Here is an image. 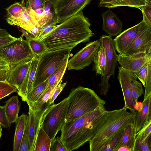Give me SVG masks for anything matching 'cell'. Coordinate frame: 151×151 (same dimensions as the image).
<instances>
[{
  "mask_svg": "<svg viewBox=\"0 0 151 151\" xmlns=\"http://www.w3.org/2000/svg\"><path fill=\"white\" fill-rule=\"evenodd\" d=\"M91 24L83 10L65 19L42 38L48 50H72L81 42H89L95 34L90 29Z\"/></svg>",
  "mask_w": 151,
  "mask_h": 151,
  "instance_id": "cell-1",
  "label": "cell"
},
{
  "mask_svg": "<svg viewBox=\"0 0 151 151\" xmlns=\"http://www.w3.org/2000/svg\"><path fill=\"white\" fill-rule=\"evenodd\" d=\"M109 112L104 106L74 120L65 122L61 127L60 138L66 151L78 149L92 139L105 121Z\"/></svg>",
  "mask_w": 151,
  "mask_h": 151,
  "instance_id": "cell-2",
  "label": "cell"
},
{
  "mask_svg": "<svg viewBox=\"0 0 151 151\" xmlns=\"http://www.w3.org/2000/svg\"><path fill=\"white\" fill-rule=\"evenodd\" d=\"M122 108L109 111L107 117L94 137L89 141L90 151H100L114 135L134 123L135 113Z\"/></svg>",
  "mask_w": 151,
  "mask_h": 151,
  "instance_id": "cell-3",
  "label": "cell"
},
{
  "mask_svg": "<svg viewBox=\"0 0 151 151\" xmlns=\"http://www.w3.org/2000/svg\"><path fill=\"white\" fill-rule=\"evenodd\" d=\"M105 104L106 101L93 90L81 86L73 88L68 96L65 122L81 117L98 108L104 106Z\"/></svg>",
  "mask_w": 151,
  "mask_h": 151,
  "instance_id": "cell-4",
  "label": "cell"
},
{
  "mask_svg": "<svg viewBox=\"0 0 151 151\" xmlns=\"http://www.w3.org/2000/svg\"><path fill=\"white\" fill-rule=\"evenodd\" d=\"M72 50L48 51L39 57L33 88L46 81L67 59Z\"/></svg>",
  "mask_w": 151,
  "mask_h": 151,
  "instance_id": "cell-5",
  "label": "cell"
},
{
  "mask_svg": "<svg viewBox=\"0 0 151 151\" xmlns=\"http://www.w3.org/2000/svg\"><path fill=\"white\" fill-rule=\"evenodd\" d=\"M68 106V97L60 103L47 107L40 120V125L53 139L60 130L65 122Z\"/></svg>",
  "mask_w": 151,
  "mask_h": 151,
  "instance_id": "cell-6",
  "label": "cell"
},
{
  "mask_svg": "<svg viewBox=\"0 0 151 151\" xmlns=\"http://www.w3.org/2000/svg\"><path fill=\"white\" fill-rule=\"evenodd\" d=\"M24 35L10 43L0 48V56L9 65H14L23 61L32 59L35 55L32 52Z\"/></svg>",
  "mask_w": 151,
  "mask_h": 151,
  "instance_id": "cell-7",
  "label": "cell"
},
{
  "mask_svg": "<svg viewBox=\"0 0 151 151\" xmlns=\"http://www.w3.org/2000/svg\"><path fill=\"white\" fill-rule=\"evenodd\" d=\"M99 40L103 45L105 50L106 64L104 73L101 76L100 86V95L106 94L110 85L109 81L110 77L115 74V70L117 63V56L113 39L110 35H103Z\"/></svg>",
  "mask_w": 151,
  "mask_h": 151,
  "instance_id": "cell-8",
  "label": "cell"
},
{
  "mask_svg": "<svg viewBox=\"0 0 151 151\" xmlns=\"http://www.w3.org/2000/svg\"><path fill=\"white\" fill-rule=\"evenodd\" d=\"M101 42L96 40L87 43L85 47L68 60V70H80L89 66L93 62L95 54L99 49Z\"/></svg>",
  "mask_w": 151,
  "mask_h": 151,
  "instance_id": "cell-9",
  "label": "cell"
},
{
  "mask_svg": "<svg viewBox=\"0 0 151 151\" xmlns=\"http://www.w3.org/2000/svg\"><path fill=\"white\" fill-rule=\"evenodd\" d=\"M148 26L142 20L137 24L124 30L116 36L113 39L116 50L119 54H124L137 36Z\"/></svg>",
  "mask_w": 151,
  "mask_h": 151,
  "instance_id": "cell-10",
  "label": "cell"
},
{
  "mask_svg": "<svg viewBox=\"0 0 151 151\" xmlns=\"http://www.w3.org/2000/svg\"><path fill=\"white\" fill-rule=\"evenodd\" d=\"M92 0H61L54 10L58 24L83 10Z\"/></svg>",
  "mask_w": 151,
  "mask_h": 151,
  "instance_id": "cell-11",
  "label": "cell"
},
{
  "mask_svg": "<svg viewBox=\"0 0 151 151\" xmlns=\"http://www.w3.org/2000/svg\"><path fill=\"white\" fill-rule=\"evenodd\" d=\"M117 78L124 98V107L127 109H129L132 112L135 113V106L137 104L132 95L131 86L132 83L137 80V77L133 73L120 66L119 68Z\"/></svg>",
  "mask_w": 151,
  "mask_h": 151,
  "instance_id": "cell-12",
  "label": "cell"
},
{
  "mask_svg": "<svg viewBox=\"0 0 151 151\" xmlns=\"http://www.w3.org/2000/svg\"><path fill=\"white\" fill-rule=\"evenodd\" d=\"M151 52V27H147L137 36L124 54L132 56Z\"/></svg>",
  "mask_w": 151,
  "mask_h": 151,
  "instance_id": "cell-13",
  "label": "cell"
},
{
  "mask_svg": "<svg viewBox=\"0 0 151 151\" xmlns=\"http://www.w3.org/2000/svg\"><path fill=\"white\" fill-rule=\"evenodd\" d=\"M32 59L9 65L10 69L6 81L15 87L18 91L19 89L27 74Z\"/></svg>",
  "mask_w": 151,
  "mask_h": 151,
  "instance_id": "cell-14",
  "label": "cell"
},
{
  "mask_svg": "<svg viewBox=\"0 0 151 151\" xmlns=\"http://www.w3.org/2000/svg\"><path fill=\"white\" fill-rule=\"evenodd\" d=\"M150 59L151 52L132 56L119 54L117 56V62L123 68L134 73Z\"/></svg>",
  "mask_w": 151,
  "mask_h": 151,
  "instance_id": "cell-15",
  "label": "cell"
},
{
  "mask_svg": "<svg viewBox=\"0 0 151 151\" xmlns=\"http://www.w3.org/2000/svg\"><path fill=\"white\" fill-rule=\"evenodd\" d=\"M103 19L102 29L111 36H116L120 34L122 29V22L117 16L110 10L101 14Z\"/></svg>",
  "mask_w": 151,
  "mask_h": 151,
  "instance_id": "cell-16",
  "label": "cell"
},
{
  "mask_svg": "<svg viewBox=\"0 0 151 151\" xmlns=\"http://www.w3.org/2000/svg\"><path fill=\"white\" fill-rule=\"evenodd\" d=\"M39 56L35 55L31 63L19 89L17 93L22 101H25L28 94L33 88V84L38 64Z\"/></svg>",
  "mask_w": 151,
  "mask_h": 151,
  "instance_id": "cell-17",
  "label": "cell"
},
{
  "mask_svg": "<svg viewBox=\"0 0 151 151\" xmlns=\"http://www.w3.org/2000/svg\"><path fill=\"white\" fill-rule=\"evenodd\" d=\"M6 20L10 25L19 26L29 34L37 24L27 8L18 17H13L8 16Z\"/></svg>",
  "mask_w": 151,
  "mask_h": 151,
  "instance_id": "cell-18",
  "label": "cell"
},
{
  "mask_svg": "<svg viewBox=\"0 0 151 151\" xmlns=\"http://www.w3.org/2000/svg\"><path fill=\"white\" fill-rule=\"evenodd\" d=\"M151 95L144 99L142 107L136 112L134 124L137 132L149 121L151 120Z\"/></svg>",
  "mask_w": 151,
  "mask_h": 151,
  "instance_id": "cell-19",
  "label": "cell"
},
{
  "mask_svg": "<svg viewBox=\"0 0 151 151\" xmlns=\"http://www.w3.org/2000/svg\"><path fill=\"white\" fill-rule=\"evenodd\" d=\"M28 119L29 136L28 151H34L36 140L40 127V117L29 106Z\"/></svg>",
  "mask_w": 151,
  "mask_h": 151,
  "instance_id": "cell-20",
  "label": "cell"
},
{
  "mask_svg": "<svg viewBox=\"0 0 151 151\" xmlns=\"http://www.w3.org/2000/svg\"><path fill=\"white\" fill-rule=\"evenodd\" d=\"M136 128L134 124H129L124 129L122 135L114 151H117L120 147H126L131 151H135Z\"/></svg>",
  "mask_w": 151,
  "mask_h": 151,
  "instance_id": "cell-21",
  "label": "cell"
},
{
  "mask_svg": "<svg viewBox=\"0 0 151 151\" xmlns=\"http://www.w3.org/2000/svg\"><path fill=\"white\" fill-rule=\"evenodd\" d=\"M20 106L17 96H12L6 101L4 106L6 116L11 124L15 122L17 119Z\"/></svg>",
  "mask_w": 151,
  "mask_h": 151,
  "instance_id": "cell-22",
  "label": "cell"
},
{
  "mask_svg": "<svg viewBox=\"0 0 151 151\" xmlns=\"http://www.w3.org/2000/svg\"><path fill=\"white\" fill-rule=\"evenodd\" d=\"M28 116L22 114L18 116L15 122V131L14 133L13 150L19 151L22 138L24 132Z\"/></svg>",
  "mask_w": 151,
  "mask_h": 151,
  "instance_id": "cell-23",
  "label": "cell"
},
{
  "mask_svg": "<svg viewBox=\"0 0 151 151\" xmlns=\"http://www.w3.org/2000/svg\"><path fill=\"white\" fill-rule=\"evenodd\" d=\"M93 70L96 71V75L103 76L105 73L106 58L105 48L101 42L100 47L95 55Z\"/></svg>",
  "mask_w": 151,
  "mask_h": 151,
  "instance_id": "cell-24",
  "label": "cell"
},
{
  "mask_svg": "<svg viewBox=\"0 0 151 151\" xmlns=\"http://www.w3.org/2000/svg\"><path fill=\"white\" fill-rule=\"evenodd\" d=\"M23 31L22 34L25 36L31 50L35 55L39 57L49 51L42 40L36 39L29 35L27 31Z\"/></svg>",
  "mask_w": 151,
  "mask_h": 151,
  "instance_id": "cell-25",
  "label": "cell"
},
{
  "mask_svg": "<svg viewBox=\"0 0 151 151\" xmlns=\"http://www.w3.org/2000/svg\"><path fill=\"white\" fill-rule=\"evenodd\" d=\"M52 141L41 126L37 137L34 151H50Z\"/></svg>",
  "mask_w": 151,
  "mask_h": 151,
  "instance_id": "cell-26",
  "label": "cell"
},
{
  "mask_svg": "<svg viewBox=\"0 0 151 151\" xmlns=\"http://www.w3.org/2000/svg\"><path fill=\"white\" fill-rule=\"evenodd\" d=\"M55 88L45 89L38 100L31 106H29L35 113L38 114H41L49 106L48 101L52 92Z\"/></svg>",
  "mask_w": 151,
  "mask_h": 151,
  "instance_id": "cell-27",
  "label": "cell"
},
{
  "mask_svg": "<svg viewBox=\"0 0 151 151\" xmlns=\"http://www.w3.org/2000/svg\"><path fill=\"white\" fill-rule=\"evenodd\" d=\"M68 59H66L48 78V83L45 89L55 88L59 83L67 68Z\"/></svg>",
  "mask_w": 151,
  "mask_h": 151,
  "instance_id": "cell-28",
  "label": "cell"
},
{
  "mask_svg": "<svg viewBox=\"0 0 151 151\" xmlns=\"http://www.w3.org/2000/svg\"><path fill=\"white\" fill-rule=\"evenodd\" d=\"M48 83V79L46 81L34 87L31 91L28 94L25 101L28 106H31L33 104L40 96L45 89Z\"/></svg>",
  "mask_w": 151,
  "mask_h": 151,
  "instance_id": "cell-29",
  "label": "cell"
},
{
  "mask_svg": "<svg viewBox=\"0 0 151 151\" xmlns=\"http://www.w3.org/2000/svg\"><path fill=\"white\" fill-rule=\"evenodd\" d=\"M146 4L147 2L145 0H117L107 8H111L126 6L140 9Z\"/></svg>",
  "mask_w": 151,
  "mask_h": 151,
  "instance_id": "cell-30",
  "label": "cell"
},
{
  "mask_svg": "<svg viewBox=\"0 0 151 151\" xmlns=\"http://www.w3.org/2000/svg\"><path fill=\"white\" fill-rule=\"evenodd\" d=\"M26 9L25 0L20 2H15L11 4L6 9V12L9 16L17 17Z\"/></svg>",
  "mask_w": 151,
  "mask_h": 151,
  "instance_id": "cell-31",
  "label": "cell"
},
{
  "mask_svg": "<svg viewBox=\"0 0 151 151\" xmlns=\"http://www.w3.org/2000/svg\"><path fill=\"white\" fill-rule=\"evenodd\" d=\"M51 4L49 2L46 1L44 14L37 23L40 29V33L42 27L51 21L54 17L51 10Z\"/></svg>",
  "mask_w": 151,
  "mask_h": 151,
  "instance_id": "cell-32",
  "label": "cell"
},
{
  "mask_svg": "<svg viewBox=\"0 0 151 151\" xmlns=\"http://www.w3.org/2000/svg\"><path fill=\"white\" fill-rule=\"evenodd\" d=\"M122 129L114 135L100 151H114L122 135L124 129Z\"/></svg>",
  "mask_w": 151,
  "mask_h": 151,
  "instance_id": "cell-33",
  "label": "cell"
},
{
  "mask_svg": "<svg viewBox=\"0 0 151 151\" xmlns=\"http://www.w3.org/2000/svg\"><path fill=\"white\" fill-rule=\"evenodd\" d=\"M46 0H25V6L31 14L36 11L44 8Z\"/></svg>",
  "mask_w": 151,
  "mask_h": 151,
  "instance_id": "cell-34",
  "label": "cell"
},
{
  "mask_svg": "<svg viewBox=\"0 0 151 151\" xmlns=\"http://www.w3.org/2000/svg\"><path fill=\"white\" fill-rule=\"evenodd\" d=\"M17 92V88L6 81H0V100L13 93Z\"/></svg>",
  "mask_w": 151,
  "mask_h": 151,
  "instance_id": "cell-35",
  "label": "cell"
},
{
  "mask_svg": "<svg viewBox=\"0 0 151 151\" xmlns=\"http://www.w3.org/2000/svg\"><path fill=\"white\" fill-rule=\"evenodd\" d=\"M151 134V120L148 121L140 130L137 132L136 141L142 142Z\"/></svg>",
  "mask_w": 151,
  "mask_h": 151,
  "instance_id": "cell-36",
  "label": "cell"
},
{
  "mask_svg": "<svg viewBox=\"0 0 151 151\" xmlns=\"http://www.w3.org/2000/svg\"><path fill=\"white\" fill-rule=\"evenodd\" d=\"M131 92L133 99L137 104L138 98L144 93L142 84L137 80L134 81L131 84Z\"/></svg>",
  "mask_w": 151,
  "mask_h": 151,
  "instance_id": "cell-37",
  "label": "cell"
},
{
  "mask_svg": "<svg viewBox=\"0 0 151 151\" xmlns=\"http://www.w3.org/2000/svg\"><path fill=\"white\" fill-rule=\"evenodd\" d=\"M57 24L55 17H54L51 21L42 27L40 33L36 39L40 40L52 31L56 27Z\"/></svg>",
  "mask_w": 151,
  "mask_h": 151,
  "instance_id": "cell-38",
  "label": "cell"
},
{
  "mask_svg": "<svg viewBox=\"0 0 151 151\" xmlns=\"http://www.w3.org/2000/svg\"><path fill=\"white\" fill-rule=\"evenodd\" d=\"M62 82L61 80L52 92L48 101L47 104L49 106L54 104L55 99L66 85V82L63 83Z\"/></svg>",
  "mask_w": 151,
  "mask_h": 151,
  "instance_id": "cell-39",
  "label": "cell"
},
{
  "mask_svg": "<svg viewBox=\"0 0 151 151\" xmlns=\"http://www.w3.org/2000/svg\"><path fill=\"white\" fill-rule=\"evenodd\" d=\"M149 60L146 62L137 71L133 73L137 78L140 81L144 87L145 86L148 65Z\"/></svg>",
  "mask_w": 151,
  "mask_h": 151,
  "instance_id": "cell-40",
  "label": "cell"
},
{
  "mask_svg": "<svg viewBox=\"0 0 151 151\" xmlns=\"http://www.w3.org/2000/svg\"><path fill=\"white\" fill-rule=\"evenodd\" d=\"M144 92V99L151 95V59L149 61Z\"/></svg>",
  "mask_w": 151,
  "mask_h": 151,
  "instance_id": "cell-41",
  "label": "cell"
},
{
  "mask_svg": "<svg viewBox=\"0 0 151 151\" xmlns=\"http://www.w3.org/2000/svg\"><path fill=\"white\" fill-rule=\"evenodd\" d=\"M150 136H149L142 142L136 141L135 151H150Z\"/></svg>",
  "mask_w": 151,
  "mask_h": 151,
  "instance_id": "cell-42",
  "label": "cell"
},
{
  "mask_svg": "<svg viewBox=\"0 0 151 151\" xmlns=\"http://www.w3.org/2000/svg\"><path fill=\"white\" fill-rule=\"evenodd\" d=\"M29 140L28 121L27 116L26 126L19 151H28Z\"/></svg>",
  "mask_w": 151,
  "mask_h": 151,
  "instance_id": "cell-43",
  "label": "cell"
},
{
  "mask_svg": "<svg viewBox=\"0 0 151 151\" xmlns=\"http://www.w3.org/2000/svg\"><path fill=\"white\" fill-rule=\"evenodd\" d=\"M139 9L143 14V20L151 27V5L146 4Z\"/></svg>",
  "mask_w": 151,
  "mask_h": 151,
  "instance_id": "cell-44",
  "label": "cell"
},
{
  "mask_svg": "<svg viewBox=\"0 0 151 151\" xmlns=\"http://www.w3.org/2000/svg\"><path fill=\"white\" fill-rule=\"evenodd\" d=\"M50 151H67L60 141V137H55L52 140Z\"/></svg>",
  "mask_w": 151,
  "mask_h": 151,
  "instance_id": "cell-45",
  "label": "cell"
},
{
  "mask_svg": "<svg viewBox=\"0 0 151 151\" xmlns=\"http://www.w3.org/2000/svg\"><path fill=\"white\" fill-rule=\"evenodd\" d=\"M0 123L4 128H9L11 124L6 115L4 106H0Z\"/></svg>",
  "mask_w": 151,
  "mask_h": 151,
  "instance_id": "cell-46",
  "label": "cell"
},
{
  "mask_svg": "<svg viewBox=\"0 0 151 151\" xmlns=\"http://www.w3.org/2000/svg\"><path fill=\"white\" fill-rule=\"evenodd\" d=\"M17 38L9 34L6 36L0 37V48L10 43Z\"/></svg>",
  "mask_w": 151,
  "mask_h": 151,
  "instance_id": "cell-47",
  "label": "cell"
},
{
  "mask_svg": "<svg viewBox=\"0 0 151 151\" xmlns=\"http://www.w3.org/2000/svg\"><path fill=\"white\" fill-rule=\"evenodd\" d=\"M117 0H99L98 6L107 8L108 6L114 3Z\"/></svg>",
  "mask_w": 151,
  "mask_h": 151,
  "instance_id": "cell-48",
  "label": "cell"
},
{
  "mask_svg": "<svg viewBox=\"0 0 151 151\" xmlns=\"http://www.w3.org/2000/svg\"><path fill=\"white\" fill-rule=\"evenodd\" d=\"M9 69L0 70V81H6L9 73Z\"/></svg>",
  "mask_w": 151,
  "mask_h": 151,
  "instance_id": "cell-49",
  "label": "cell"
},
{
  "mask_svg": "<svg viewBox=\"0 0 151 151\" xmlns=\"http://www.w3.org/2000/svg\"><path fill=\"white\" fill-rule=\"evenodd\" d=\"M9 64L1 56H0V70L9 69Z\"/></svg>",
  "mask_w": 151,
  "mask_h": 151,
  "instance_id": "cell-50",
  "label": "cell"
},
{
  "mask_svg": "<svg viewBox=\"0 0 151 151\" xmlns=\"http://www.w3.org/2000/svg\"><path fill=\"white\" fill-rule=\"evenodd\" d=\"M49 2L52 5L54 10L56 6L61 0H46Z\"/></svg>",
  "mask_w": 151,
  "mask_h": 151,
  "instance_id": "cell-51",
  "label": "cell"
},
{
  "mask_svg": "<svg viewBox=\"0 0 151 151\" xmlns=\"http://www.w3.org/2000/svg\"><path fill=\"white\" fill-rule=\"evenodd\" d=\"M9 34L7 30L0 28V37L6 36Z\"/></svg>",
  "mask_w": 151,
  "mask_h": 151,
  "instance_id": "cell-52",
  "label": "cell"
},
{
  "mask_svg": "<svg viewBox=\"0 0 151 151\" xmlns=\"http://www.w3.org/2000/svg\"><path fill=\"white\" fill-rule=\"evenodd\" d=\"M147 2V4L151 5V0H145Z\"/></svg>",
  "mask_w": 151,
  "mask_h": 151,
  "instance_id": "cell-53",
  "label": "cell"
},
{
  "mask_svg": "<svg viewBox=\"0 0 151 151\" xmlns=\"http://www.w3.org/2000/svg\"><path fill=\"white\" fill-rule=\"evenodd\" d=\"M2 128L1 125H0V139L2 135Z\"/></svg>",
  "mask_w": 151,
  "mask_h": 151,
  "instance_id": "cell-54",
  "label": "cell"
},
{
  "mask_svg": "<svg viewBox=\"0 0 151 151\" xmlns=\"http://www.w3.org/2000/svg\"><path fill=\"white\" fill-rule=\"evenodd\" d=\"M0 125H1V124H0Z\"/></svg>",
  "mask_w": 151,
  "mask_h": 151,
  "instance_id": "cell-55",
  "label": "cell"
}]
</instances>
